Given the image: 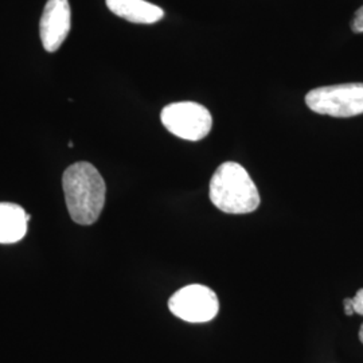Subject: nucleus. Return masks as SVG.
Returning <instances> with one entry per match:
<instances>
[{"label":"nucleus","mask_w":363,"mask_h":363,"mask_svg":"<svg viewBox=\"0 0 363 363\" xmlns=\"http://www.w3.org/2000/svg\"><path fill=\"white\" fill-rule=\"evenodd\" d=\"M62 187L72 220L84 226L99 220L106 196V186L99 169L88 162L74 163L64 172Z\"/></svg>","instance_id":"f257e3e1"},{"label":"nucleus","mask_w":363,"mask_h":363,"mask_svg":"<svg viewBox=\"0 0 363 363\" xmlns=\"http://www.w3.org/2000/svg\"><path fill=\"white\" fill-rule=\"evenodd\" d=\"M210 201L228 214H247L259 208V190L247 169L235 162H225L210 181Z\"/></svg>","instance_id":"f03ea898"},{"label":"nucleus","mask_w":363,"mask_h":363,"mask_svg":"<svg viewBox=\"0 0 363 363\" xmlns=\"http://www.w3.org/2000/svg\"><path fill=\"white\" fill-rule=\"evenodd\" d=\"M312 112L333 117H354L363 113V84H339L316 88L306 96Z\"/></svg>","instance_id":"7ed1b4c3"},{"label":"nucleus","mask_w":363,"mask_h":363,"mask_svg":"<svg viewBox=\"0 0 363 363\" xmlns=\"http://www.w3.org/2000/svg\"><path fill=\"white\" fill-rule=\"evenodd\" d=\"M160 120L172 135L189 142L205 139L213 125L208 108L193 101H182L164 106Z\"/></svg>","instance_id":"20e7f679"},{"label":"nucleus","mask_w":363,"mask_h":363,"mask_svg":"<svg viewBox=\"0 0 363 363\" xmlns=\"http://www.w3.org/2000/svg\"><path fill=\"white\" fill-rule=\"evenodd\" d=\"M169 311L189 323H206L220 311V301L213 289L201 284L183 286L169 300Z\"/></svg>","instance_id":"39448f33"},{"label":"nucleus","mask_w":363,"mask_h":363,"mask_svg":"<svg viewBox=\"0 0 363 363\" xmlns=\"http://www.w3.org/2000/svg\"><path fill=\"white\" fill-rule=\"evenodd\" d=\"M72 10L67 0H48L39 22V35L45 50L57 52L70 31Z\"/></svg>","instance_id":"423d86ee"},{"label":"nucleus","mask_w":363,"mask_h":363,"mask_svg":"<svg viewBox=\"0 0 363 363\" xmlns=\"http://www.w3.org/2000/svg\"><path fill=\"white\" fill-rule=\"evenodd\" d=\"M105 3L111 13L130 23L152 25L164 16L163 9L145 0H105Z\"/></svg>","instance_id":"0eeeda50"},{"label":"nucleus","mask_w":363,"mask_h":363,"mask_svg":"<svg viewBox=\"0 0 363 363\" xmlns=\"http://www.w3.org/2000/svg\"><path fill=\"white\" fill-rule=\"evenodd\" d=\"M30 216L15 203H0V244H15L21 241L27 232Z\"/></svg>","instance_id":"6e6552de"},{"label":"nucleus","mask_w":363,"mask_h":363,"mask_svg":"<svg viewBox=\"0 0 363 363\" xmlns=\"http://www.w3.org/2000/svg\"><path fill=\"white\" fill-rule=\"evenodd\" d=\"M351 307H352V311L354 313H358L363 316V288L357 291L355 296L350 298Z\"/></svg>","instance_id":"1a4fd4ad"},{"label":"nucleus","mask_w":363,"mask_h":363,"mask_svg":"<svg viewBox=\"0 0 363 363\" xmlns=\"http://www.w3.org/2000/svg\"><path fill=\"white\" fill-rule=\"evenodd\" d=\"M351 30L354 33H363V6L359 10H357V13L354 15L351 21Z\"/></svg>","instance_id":"9d476101"},{"label":"nucleus","mask_w":363,"mask_h":363,"mask_svg":"<svg viewBox=\"0 0 363 363\" xmlns=\"http://www.w3.org/2000/svg\"><path fill=\"white\" fill-rule=\"evenodd\" d=\"M359 340L363 343V325H361V328H359Z\"/></svg>","instance_id":"9b49d317"}]
</instances>
